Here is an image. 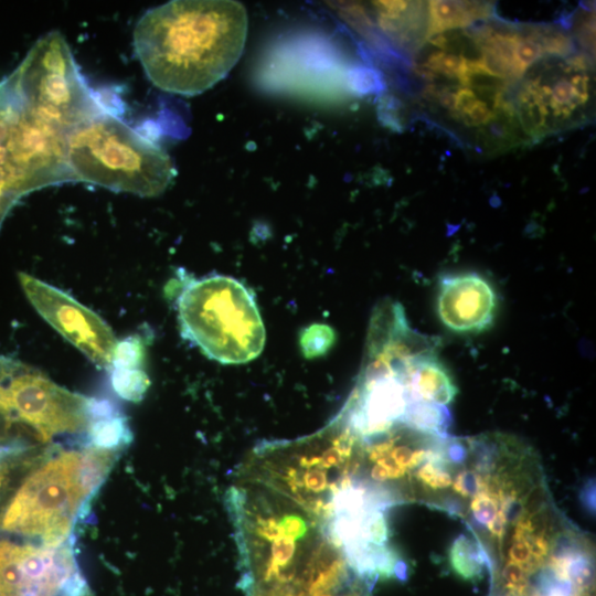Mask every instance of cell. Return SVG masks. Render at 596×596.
Masks as SVG:
<instances>
[{"label":"cell","instance_id":"cell-5","mask_svg":"<svg viewBox=\"0 0 596 596\" xmlns=\"http://www.w3.org/2000/svg\"><path fill=\"white\" fill-rule=\"evenodd\" d=\"M76 181L66 157V134L34 114L8 77L0 81V227L34 190Z\"/></svg>","mask_w":596,"mask_h":596},{"label":"cell","instance_id":"cell-11","mask_svg":"<svg viewBox=\"0 0 596 596\" xmlns=\"http://www.w3.org/2000/svg\"><path fill=\"white\" fill-rule=\"evenodd\" d=\"M409 403L446 406L458 393L447 368L437 355H426L395 366Z\"/></svg>","mask_w":596,"mask_h":596},{"label":"cell","instance_id":"cell-7","mask_svg":"<svg viewBox=\"0 0 596 596\" xmlns=\"http://www.w3.org/2000/svg\"><path fill=\"white\" fill-rule=\"evenodd\" d=\"M89 401L23 364L1 384L0 416L28 425L42 441H49L57 435L86 430Z\"/></svg>","mask_w":596,"mask_h":596},{"label":"cell","instance_id":"cell-20","mask_svg":"<svg viewBox=\"0 0 596 596\" xmlns=\"http://www.w3.org/2000/svg\"><path fill=\"white\" fill-rule=\"evenodd\" d=\"M73 596H92V593H91L89 588H87L83 593L77 594V595H73Z\"/></svg>","mask_w":596,"mask_h":596},{"label":"cell","instance_id":"cell-2","mask_svg":"<svg viewBox=\"0 0 596 596\" xmlns=\"http://www.w3.org/2000/svg\"><path fill=\"white\" fill-rule=\"evenodd\" d=\"M116 457L92 446L58 451L23 480L0 517L1 529L43 545L65 543Z\"/></svg>","mask_w":596,"mask_h":596},{"label":"cell","instance_id":"cell-16","mask_svg":"<svg viewBox=\"0 0 596 596\" xmlns=\"http://www.w3.org/2000/svg\"><path fill=\"white\" fill-rule=\"evenodd\" d=\"M146 355V341L140 336H130L117 342L111 366L117 369H140Z\"/></svg>","mask_w":596,"mask_h":596},{"label":"cell","instance_id":"cell-6","mask_svg":"<svg viewBox=\"0 0 596 596\" xmlns=\"http://www.w3.org/2000/svg\"><path fill=\"white\" fill-rule=\"evenodd\" d=\"M9 78L32 111L67 134L100 114L58 31L40 38Z\"/></svg>","mask_w":596,"mask_h":596},{"label":"cell","instance_id":"cell-10","mask_svg":"<svg viewBox=\"0 0 596 596\" xmlns=\"http://www.w3.org/2000/svg\"><path fill=\"white\" fill-rule=\"evenodd\" d=\"M497 295L478 273H449L440 277L436 310L441 323L458 333L487 330L493 322Z\"/></svg>","mask_w":596,"mask_h":596},{"label":"cell","instance_id":"cell-13","mask_svg":"<svg viewBox=\"0 0 596 596\" xmlns=\"http://www.w3.org/2000/svg\"><path fill=\"white\" fill-rule=\"evenodd\" d=\"M92 447L117 451L132 440L127 417L116 414L89 422L86 429Z\"/></svg>","mask_w":596,"mask_h":596},{"label":"cell","instance_id":"cell-17","mask_svg":"<svg viewBox=\"0 0 596 596\" xmlns=\"http://www.w3.org/2000/svg\"><path fill=\"white\" fill-rule=\"evenodd\" d=\"M333 341L334 332L327 324H312L300 334V348L308 359L324 354L332 347Z\"/></svg>","mask_w":596,"mask_h":596},{"label":"cell","instance_id":"cell-1","mask_svg":"<svg viewBox=\"0 0 596 596\" xmlns=\"http://www.w3.org/2000/svg\"><path fill=\"white\" fill-rule=\"evenodd\" d=\"M247 34L244 6L231 0H175L146 11L134 46L158 88L183 96L222 81L240 60Z\"/></svg>","mask_w":596,"mask_h":596},{"label":"cell","instance_id":"cell-9","mask_svg":"<svg viewBox=\"0 0 596 596\" xmlns=\"http://www.w3.org/2000/svg\"><path fill=\"white\" fill-rule=\"evenodd\" d=\"M22 290L39 315L99 368L111 365L117 340L94 311L64 291L26 273L18 274Z\"/></svg>","mask_w":596,"mask_h":596},{"label":"cell","instance_id":"cell-19","mask_svg":"<svg viewBox=\"0 0 596 596\" xmlns=\"http://www.w3.org/2000/svg\"><path fill=\"white\" fill-rule=\"evenodd\" d=\"M4 478H6L4 469H3L2 466H0V490H1L2 486H3Z\"/></svg>","mask_w":596,"mask_h":596},{"label":"cell","instance_id":"cell-15","mask_svg":"<svg viewBox=\"0 0 596 596\" xmlns=\"http://www.w3.org/2000/svg\"><path fill=\"white\" fill-rule=\"evenodd\" d=\"M449 560L453 568L464 578H473L481 572L480 555L465 535H460L451 545Z\"/></svg>","mask_w":596,"mask_h":596},{"label":"cell","instance_id":"cell-18","mask_svg":"<svg viewBox=\"0 0 596 596\" xmlns=\"http://www.w3.org/2000/svg\"><path fill=\"white\" fill-rule=\"evenodd\" d=\"M22 364L23 363L17 360L0 355V379L10 375L14 371H17Z\"/></svg>","mask_w":596,"mask_h":596},{"label":"cell","instance_id":"cell-14","mask_svg":"<svg viewBox=\"0 0 596 596\" xmlns=\"http://www.w3.org/2000/svg\"><path fill=\"white\" fill-rule=\"evenodd\" d=\"M111 386L121 398L139 402L150 386V380L141 369H117L111 371Z\"/></svg>","mask_w":596,"mask_h":596},{"label":"cell","instance_id":"cell-8","mask_svg":"<svg viewBox=\"0 0 596 596\" xmlns=\"http://www.w3.org/2000/svg\"><path fill=\"white\" fill-rule=\"evenodd\" d=\"M87 587L67 542L0 541V596H72Z\"/></svg>","mask_w":596,"mask_h":596},{"label":"cell","instance_id":"cell-4","mask_svg":"<svg viewBox=\"0 0 596 596\" xmlns=\"http://www.w3.org/2000/svg\"><path fill=\"white\" fill-rule=\"evenodd\" d=\"M177 309L182 337L211 360L243 364L264 349L266 331L256 299L234 277L211 275L189 280Z\"/></svg>","mask_w":596,"mask_h":596},{"label":"cell","instance_id":"cell-3","mask_svg":"<svg viewBox=\"0 0 596 596\" xmlns=\"http://www.w3.org/2000/svg\"><path fill=\"white\" fill-rule=\"evenodd\" d=\"M66 157L76 181L140 196L161 194L175 177L161 147L108 114L100 113L67 134Z\"/></svg>","mask_w":596,"mask_h":596},{"label":"cell","instance_id":"cell-12","mask_svg":"<svg viewBox=\"0 0 596 596\" xmlns=\"http://www.w3.org/2000/svg\"><path fill=\"white\" fill-rule=\"evenodd\" d=\"M426 39L489 19L493 4L483 1H429Z\"/></svg>","mask_w":596,"mask_h":596}]
</instances>
